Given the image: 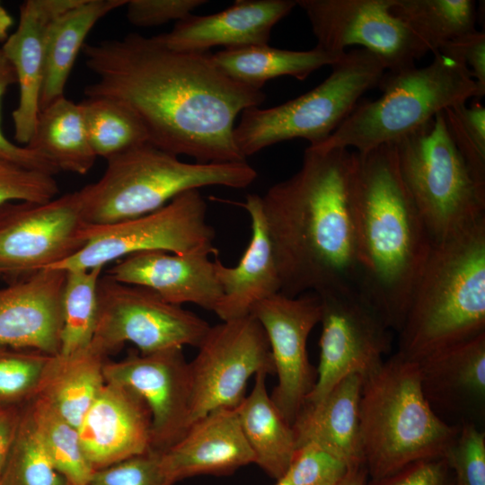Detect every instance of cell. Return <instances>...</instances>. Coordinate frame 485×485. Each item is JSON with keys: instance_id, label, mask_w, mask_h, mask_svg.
<instances>
[{"instance_id": "f35d334b", "label": "cell", "mask_w": 485, "mask_h": 485, "mask_svg": "<svg viewBox=\"0 0 485 485\" xmlns=\"http://www.w3.org/2000/svg\"><path fill=\"white\" fill-rule=\"evenodd\" d=\"M453 472L455 485H485V431L463 422L442 456Z\"/></svg>"}, {"instance_id": "681fc988", "label": "cell", "mask_w": 485, "mask_h": 485, "mask_svg": "<svg viewBox=\"0 0 485 485\" xmlns=\"http://www.w3.org/2000/svg\"><path fill=\"white\" fill-rule=\"evenodd\" d=\"M13 24V19L0 2V41H5L9 30Z\"/></svg>"}, {"instance_id": "b9f144b4", "label": "cell", "mask_w": 485, "mask_h": 485, "mask_svg": "<svg viewBox=\"0 0 485 485\" xmlns=\"http://www.w3.org/2000/svg\"><path fill=\"white\" fill-rule=\"evenodd\" d=\"M89 485H173L162 462V452L150 450L94 471Z\"/></svg>"}, {"instance_id": "4316f807", "label": "cell", "mask_w": 485, "mask_h": 485, "mask_svg": "<svg viewBox=\"0 0 485 485\" xmlns=\"http://www.w3.org/2000/svg\"><path fill=\"white\" fill-rule=\"evenodd\" d=\"M128 0H79L55 17L45 38L44 76L40 108L64 96V90L78 54L93 26Z\"/></svg>"}, {"instance_id": "52a82bcc", "label": "cell", "mask_w": 485, "mask_h": 485, "mask_svg": "<svg viewBox=\"0 0 485 485\" xmlns=\"http://www.w3.org/2000/svg\"><path fill=\"white\" fill-rule=\"evenodd\" d=\"M257 175L247 162L185 163L147 142L109 158L102 176L79 191L86 222L104 225L155 211L188 190L244 189Z\"/></svg>"}, {"instance_id": "83f0119b", "label": "cell", "mask_w": 485, "mask_h": 485, "mask_svg": "<svg viewBox=\"0 0 485 485\" xmlns=\"http://www.w3.org/2000/svg\"><path fill=\"white\" fill-rule=\"evenodd\" d=\"M267 375L264 372L255 375L251 392L234 410L254 463L278 481L287 473L297 447L292 425L268 393Z\"/></svg>"}, {"instance_id": "277c9868", "label": "cell", "mask_w": 485, "mask_h": 485, "mask_svg": "<svg viewBox=\"0 0 485 485\" xmlns=\"http://www.w3.org/2000/svg\"><path fill=\"white\" fill-rule=\"evenodd\" d=\"M485 332V218L437 242L413 287L397 353L419 361Z\"/></svg>"}, {"instance_id": "ba28073f", "label": "cell", "mask_w": 485, "mask_h": 485, "mask_svg": "<svg viewBox=\"0 0 485 485\" xmlns=\"http://www.w3.org/2000/svg\"><path fill=\"white\" fill-rule=\"evenodd\" d=\"M331 67L329 76L307 93L277 106L251 107L241 113L234 140L245 159L295 138L309 141V146L322 144L387 71L378 57L359 48L346 52Z\"/></svg>"}, {"instance_id": "1f68e13d", "label": "cell", "mask_w": 485, "mask_h": 485, "mask_svg": "<svg viewBox=\"0 0 485 485\" xmlns=\"http://www.w3.org/2000/svg\"><path fill=\"white\" fill-rule=\"evenodd\" d=\"M392 13L436 53L443 45L476 30L472 0H392Z\"/></svg>"}, {"instance_id": "ac0fdd59", "label": "cell", "mask_w": 485, "mask_h": 485, "mask_svg": "<svg viewBox=\"0 0 485 485\" xmlns=\"http://www.w3.org/2000/svg\"><path fill=\"white\" fill-rule=\"evenodd\" d=\"M66 278L45 269L0 288V346L59 354Z\"/></svg>"}, {"instance_id": "603a6c76", "label": "cell", "mask_w": 485, "mask_h": 485, "mask_svg": "<svg viewBox=\"0 0 485 485\" xmlns=\"http://www.w3.org/2000/svg\"><path fill=\"white\" fill-rule=\"evenodd\" d=\"M296 5L294 0H237L228 8L209 15L190 14L157 39L178 51L204 52L268 44L276 23Z\"/></svg>"}, {"instance_id": "cb8c5ba5", "label": "cell", "mask_w": 485, "mask_h": 485, "mask_svg": "<svg viewBox=\"0 0 485 485\" xmlns=\"http://www.w3.org/2000/svg\"><path fill=\"white\" fill-rule=\"evenodd\" d=\"M163 468L175 482L201 474H230L254 463L234 408L214 410L190 425L174 445L162 452Z\"/></svg>"}, {"instance_id": "d590c367", "label": "cell", "mask_w": 485, "mask_h": 485, "mask_svg": "<svg viewBox=\"0 0 485 485\" xmlns=\"http://www.w3.org/2000/svg\"><path fill=\"white\" fill-rule=\"evenodd\" d=\"M28 403L22 408L21 420L1 473L0 485H66L39 437Z\"/></svg>"}, {"instance_id": "30bf717a", "label": "cell", "mask_w": 485, "mask_h": 485, "mask_svg": "<svg viewBox=\"0 0 485 485\" xmlns=\"http://www.w3.org/2000/svg\"><path fill=\"white\" fill-rule=\"evenodd\" d=\"M207 208L199 190H191L146 215L104 225H89L84 247L50 269L104 267L128 255L147 251L180 255L216 254V232L207 221Z\"/></svg>"}, {"instance_id": "d6986e66", "label": "cell", "mask_w": 485, "mask_h": 485, "mask_svg": "<svg viewBox=\"0 0 485 485\" xmlns=\"http://www.w3.org/2000/svg\"><path fill=\"white\" fill-rule=\"evenodd\" d=\"M94 471L152 450L151 414L129 388L106 382L77 428Z\"/></svg>"}, {"instance_id": "484cf974", "label": "cell", "mask_w": 485, "mask_h": 485, "mask_svg": "<svg viewBox=\"0 0 485 485\" xmlns=\"http://www.w3.org/2000/svg\"><path fill=\"white\" fill-rule=\"evenodd\" d=\"M362 384L361 375L350 374L318 402L304 404L292 424L296 447L314 442L350 467L364 465L359 426Z\"/></svg>"}, {"instance_id": "44dd1931", "label": "cell", "mask_w": 485, "mask_h": 485, "mask_svg": "<svg viewBox=\"0 0 485 485\" xmlns=\"http://www.w3.org/2000/svg\"><path fill=\"white\" fill-rule=\"evenodd\" d=\"M421 388L437 413L480 426L485 416V332L418 361Z\"/></svg>"}, {"instance_id": "3957f363", "label": "cell", "mask_w": 485, "mask_h": 485, "mask_svg": "<svg viewBox=\"0 0 485 485\" xmlns=\"http://www.w3.org/2000/svg\"><path fill=\"white\" fill-rule=\"evenodd\" d=\"M361 293L400 331L433 242L401 177L392 144L355 151Z\"/></svg>"}, {"instance_id": "7dc6e473", "label": "cell", "mask_w": 485, "mask_h": 485, "mask_svg": "<svg viewBox=\"0 0 485 485\" xmlns=\"http://www.w3.org/2000/svg\"><path fill=\"white\" fill-rule=\"evenodd\" d=\"M23 406H0V477L21 420Z\"/></svg>"}, {"instance_id": "9a60e30c", "label": "cell", "mask_w": 485, "mask_h": 485, "mask_svg": "<svg viewBox=\"0 0 485 485\" xmlns=\"http://www.w3.org/2000/svg\"><path fill=\"white\" fill-rule=\"evenodd\" d=\"M79 190L42 203H12L0 224V276L31 275L50 269L87 243Z\"/></svg>"}, {"instance_id": "f6af8a7d", "label": "cell", "mask_w": 485, "mask_h": 485, "mask_svg": "<svg viewBox=\"0 0 485 485\" xmlns=\"http://www.w3.org/2000/svg\"><path fill=\"white\" fill-rule=\"evenodd\" d=\"M366 485H455L454 475L443 457L412 463L388 476L370 479Z\"/></svg>"}, {"instance_id": "bcb514c9", "label": "cell", "mask_w": 485, "mask_h": 485, "mask_svg": "<svg viewBox=\"0 0 485 485\" xmlns=\"http://www.w3.org/2000/svg\"><path fill=\"white\" fill-rule=\"evenodd\" d=\"M461 61L470 71L482 96L485 94V33L475 30L443 45L436 53Z\"/></svg>"}, {"instance_id": "8d00e7d4", "label": "cell", "mask_w": 485, "mask_h": 485, "mask_svg": "<svg viewBox=\"0 0 485 485\" xmlns=\"http://www.w3.org/2000/svg\"><path fill=\"white\" fill-rule=\"evenodd\" d=\"M52 357L34 349L0 346V406H23L33 400Z\"/></svg>"}, {"instance_id": "5bb4252c", "label": "cell", "mask_w": 485, "mask_h": 485, "mask_svg": "<svg viewBox=\"0 0 485 485\" xmlns=\"http://www.w3.org/2000/svg\"><path fill=\"white\" fill-rule=\"evenodd\" d=\"M392 0H298L317 40L315 47L343 55L359 46L378 57L387 71L415 66L431 52L403 21L391 11Z\"/></svg>"}, {"instance_id": "7c38bea8", "label": "cell", "mask_w": 485, "mask_h": 485, "mask_svg": "<svg viewBox=\"0 0 485 485\" xmlns=\"http://www.w3.org/2000/svg\"><path fill=\"white\" fill-rule=\"evenodd\" d=\"M318 295L322 304L319 365L304 404L318 402L350 374L365 377L382 365L392 349V330L359 290H331Z\"/></svg>"}, {"instance_id": "74e56055", "label": "cell", "mask_w": 485, "mask_h": 485, "mask_svg": "<svg viewBox=\"0 0 485 485\" xmlns=\"http://www.w3.org/2000/svg\"><path fill=\"white\" fill-rule=\"evenodd\" d=\"M449 133L477 180L485 184V108L476 101L444 110Z\"/></svg>"}, {"instance_id": "8fae6325", "label": "cell", "mask_w": 485, "mask_h": 485, "mask_svg": "<svg viewBox=\"0 0 485 485\" xmlns=\"http://www.w3.org/2000/svg\"><path fill=\"white\" fill-rule=\"evenodd\" d=\"M92 343L107 356L125 343L151 354L189 345L198 347L210 325L194 313L172 304L155 292L101 275Z\"/></svg>"}, {"instance_id": "9c48e42d", "label": "cell", "mask_w": 485, "mask_h": 485, "mask_svg": "<svg viewBox=\"0 0 485 485\" xmlns=\"http://www.w3.org/2000/svg\"><path fill=\"white\" fill-rule=\"evenodd\" d=\"M392 145L401 177L433 242L485 218V184L456 147L444 111Z\"/></svg>"}, {"instance_id": "6da1fadb", "label": "cell", "mask_w": 485, "mask_h": 485, "mask_svg": "<svg viewBox=\"0 0 485 485\" xmlns=\"http://www.w3.org/2000/svg\"><path fill=\"white\" fill-rule=\"evenodd\" d=\"M82 52L97 77L84 94L129 107L149 143L200 163L246 162L234 140V120L266 96L226 75L210 51L173 50L156 36L130 33L85 43Z\"/></svg>"}, {"instance_id": "ab89813d", "label": "cell", "mask_w": 485, "mask_h": 485, "mask_svg": "<svg viewBox=\"0 0 485 485\" xmlns=\"http://www.w3.org/2000/svg\"><path fill=\"white\" fill-rule=\"evenodd\" d=\"M351 468L328 448L310 442L296 449L285 476L290 485H337Z\"/></svg>"}, {"instance_id": "2e32d148", "label": "cell", "mask_w": 485, "mask_h": 485, "mask_svg": "<svg viewBox=\"0 0 485 485\" xmlns=\"http://www.w3.org/2000/svg\"><path fill=\"white\" fill-rule=\"evenodd\" d=\"M321 313V299L314 293L295 297L278 293L257 304L251 313L267 335L278 376L271 400L290 425L315 383L307 340Z\"/></svg>"}, {"instance_id": "7bdbcfd3", "label": "cell", "mask_w": 485, "mask_h": 485, "mask_svg": "<svg viewBox=\"0 0 485 485\" xmlns=\"http://www.w3.org/2000/svg\"><path fill=\"white\" fill-rule=\"evenodd\" d=\"M207 3L205 0H130L126 4L127 18L137 27L159 26L171 21L177 22Z\"/></svg>"}, {"instance_id": "7402d4cb", "label": "cell", "mask_w": 485, "mask_h": 485, "mask_svg": "<svg viewBox=\"0 0 485 485\" xmlns=\"http://www.w3.org/2000/svg\"><path fill=\"white\" fill-rule=\"evenodd\" d=\"M79 0H26L20 6L19 23L1 50L14 69L19 101L12 113L14 139L31 142L40 111L44 76L45 38L49 22Z\"/></svg>"}, {"instance_id": "f907efd6", "label": "cell", "mask_w": 485, "mask_h": 485, "mask_svg": "<svg viewBox=\"0 0 485 485\" xmlns=\"http://www.w3.org/2000/svg\"><path fill=\"white\" fill-rule=\"evenodd\" d=\"M10 204H7L0 208V224L4 220L9 211Z\"/></svg>"}, {"instance_id": "4fadbf2b", "label": "cell", "mask_w": 485, "mask_h": 485, "mask_svg": "<svg viewBox=\"0 0 485 485\" xmlns=\"http://www.w3.org/2000/svg\"><path fill=\"white\" fill-rule=\"evenodd\" d=\"M198 348L189 363L190 425L214 410L235 408L251 375L275 374L267 335L251 314L210 326Z\"/></svg>"}, {"instance_id": "d6a6232c", "label": "cell", "mask_w": 485, "mask_h": 485, "mask_svg": "<svg viewBox=\"0 0 485 485\" xmlns=\"http://www.w3.org/2000/svg\"><path fill=\"white\" fill-rule=\"evenodd\" d=\"M90 146L95 155L108 160L149 142L137 115L124 103L108 98H87L80 103Z\"/></svg>"}, {"instance_id": "e0dca14e", "label": "cell", "mask_w": 485, "mask_h": 485, "mask_svg": "<svg viewBox=\"0 0 485 485\" xmlns=\"http://www.w3.org/2000/svg\"><path fill=\"white\" fill-rule=\"evenodd\" d=\"M103 374L105 382L129 388L146 404L153 450H167L189 429L191 386L182 348L107 360Z\"/></svg>"}, {"instance_id": "c3c4849f", "label": "cell", "mask_w": 485, "mask_h": 485, "mask_svg": "<svg viewBox=\"0 0 485 485\" xmlns=\"http://www.w3.org/2000/svg\"><path fill=\"white\" fill-rule=\"evenodd\" d=\"M368 473L365 465L352 467L337 485H366Z\"/></svg>"}, {"instance_id": "f1b7e54d", "label": "cell", "mask_w": 485, "mask_h": 485, "mask_svg": "<svg viewBox=\"0 0 485 485\" xmlns=\"http://www.w3.org/2000/svg\"><path fill=\"white\" fill-rule=\"evenodd\" d=\"M107 355L91 345L72 355L52 357L38 397L75 428L103 385Z\"/></svg>"}, {"instance_id": "ffe728a7", "label": "cell", "mask_w": 485, "mask_h": 485, "mask_svg": "<svg viewBox=\"0 0 485 485\" xmlns=\"http://www.w3.org/2000/svg\"><path fill=\"white\" fill-rule=\"evenodd\" d=\"M106 275L121 283L146 287L179 306L194 304L214 311L222 296L215 263L208 254L140 251L116 260Z\"/></svg>"}, {"instance_id": "4dcf8cb0", "label": "cell", "mask_w": 485, "mask_h": 485, "mask_svg": "<svg viewBox=\"0 0 485 485\" xmlns=\"http://www.w3.org/2000/svg\"><path fill=\"white\" fill-rule=\"evenodd\" d=\"M27 146L39 152L59 172L86 174L97 158L88 140L80 103L65 95L40 110Z\"/></svg>"}, {"instance_id": "7a4b0ae2", "label": "cell", "mask_w": 485, "mask_h": 485, "mask_svg": "<svg viewBox=\"0 0 485 485\" xmlns=\"http://www.w3.org/2000/svg\"><path fill=\"white\" fill-rule=\"evenodd\" d=\"M354 175L355 151L307 147L300 169L260 196L281 294L361 292Z\"/></svg>"}, {"instance_id": "60d3db41", "label": "cell", "mask_w": 485, "mask_h": 485, "mask_svg": "<svg viewBox=\"0 0 485 485\" xmlns=\"http://www.w3.org/2000/svg\"><path fill=\"white\" fill-rule=\"evenodd\" d=\"M58 193L53 175L0 157V208L15 202L42 204L55 198Z\"/></svg>"}, {"instance_id": "836d02e7", "label": "cell", "mask_w": 485, "mask_h": 485, "mask_svg": "<svg viewBox=\"0 0 485 485\" xmlns=\"http://www.w3.org/2000/svg\"><path fill=\"white\" fill-rule=\"evenodd\" d=\"M28 404L39 437L66 485H89L94 470L83 452L77 428L38 396Z\"/></svg>"}, {"instance_id": "8992f818", "label": "cell", "mask_w": 485, "mask_h": 485, "mask_svg": "<svg viewBox=\"0 0 485 485\" xmlns=\"http://www.w3.org/2000/svg\"><path fill=\"white\" fill-rule=\"evenodd\" d=\"M378 86V98L359 101L324 142L308 147L366 153L394 144L446 109L483 97L467 67L439 52L425 66L386 71Z\"/></svg>"}, {"instance_id": "e575fe53", "label": "cell", "mask_w": 485, "mask_h": 485, "mask_svg": "<svg viewBox=\"0 0 485 485\" xmlns=\"http://www.w3.org/2000/svg\"><path fill=\"white\" fill-rule=\"evenodd\" d=\"M103 268L66 270L62 297L60 355L68 356L84 350L93 341L98 313V283Z\"/></svg>"}, {"instance_id": "ee69618b", "label": "cell", "mask_w": 485, "mask_h": 485, "mask_svg": "<svg viewBox=\"0 0 485 485\" xmlns=\"http://www.w3.org/2000/svg\"><path fill=\"white\" fill-rule=\"evenodd\" d=\"M16 83L13 67L4 56L0 48V105L7 88ZM0 157L13 162L25 168L55 176L57 168L36 150L25 146H20L10 141L0 127Z\"/></svg>"}, {"instance_id": "816d5d0a", "label": "cell", "mask_w": 485, "mask_h": 485, "mask_svg": "<svg viewBox=\"0 0 485 485\" xmlns=\"http://www.w3.org/2000/svg\"><path fill=\"white\" fill-rule=\"evenodd\" d=\"M275 485H290L287 477L284 475L282 478L277 481Z\"/></svg>"}, {"instance_id": "5b68a950", "label": "cell", "mask_w": 485, "mask_h": 485, "mask_svg": "<svg viewBox=\"0 0 485 485\" xmlns=\"http://www.w3.org/2000/svg\"><path fill=\"white\" fill-rule=\"evenodd\" d=\"M364 465L370 479L442 457L459 424L442 419L421 388L418 362L397 352L363 377L359 403Z\"/></svg>"}, {"instance_id": "f546056e", "label": "cell", "mask_w": 485, "mask_h": 485, "mask_svg": "<svg viewBox=\"0 0 485 485\" xmlns=\"http://www.w3.org/2000/svg\"><path fill=\"white\" fill-rule=\"evenodd\" d=\"M343 56L317 47L297 51L268 44L228 48L212 53L214 62L226 75L257 90H261L267 81L279 76L304 80L322 66H331Z\"/></svg>"}, {"instance_id": "d4e9b609", "label": "cell", "mask_w": 485, "mask_h": 485, "mask_svg": "<svg viewBox=\"0 0 485 485\" xmlns=\"http://www.w3.org/2000/svg\"><path fill=\"white\" fill-rule=\"evenodd\" d=\"M236 204L243 207L251 218V237L236 266L227 267L217 259L214 260L222 296L213 312L222 322L250 315L257 304L281 290L260 196L249 194L244 202Z\"/></svg>"}]
</instances>
